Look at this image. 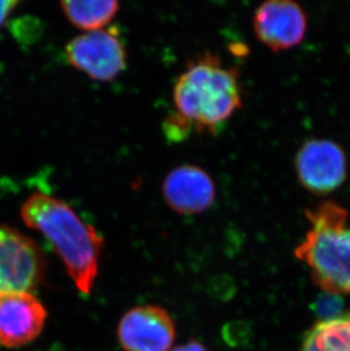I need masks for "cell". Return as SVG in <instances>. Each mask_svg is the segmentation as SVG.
<instances>
[{"mask_svg": "<svg viewBox=\"0 0 350 351\" xmlns=\"http://www.w3.org/2000/svg\"><path fill=\"white\" fill-rule=\"evenodd\" d=\"M62 10L74 27L84 32L102 30L119 12L115 0H75L62 1Z\"/></svg>", "mask_w": 350, "mask_h": 351, "instance_id": "obj_12", "label": "cell"}, {"mask_svg": "<svg viewBox=\"0 0 350 351\" xmlns=\"http://www.w3.org/2000/svg\"><path fill=\"white\" fill-rule=\"evenodd\" d=\"M175 113L166 119V136L178 141L192 130L218 132L242 106L238 71L205 53L188 64L173 89Z\"/></svg>", "mask_w": 350, "mask_h": 351, "instance_id": "obj_1", "label": "cell"}, {"mask_svg": "<svg viewBox=\"0 0 350 351\" xmlns=\"http://www.w3.org/2000/svg\"><path fill=\"white\" fill-rule=\"evenodd\" d=\"M46 308L32 292L0 290V345L15 349L34 341L45 328Z\"/></svg>", "mask_w": 350, "mask_h": 351, "instance_id": "obj_9", "label": "cell"}, {"mask_svg": "<svg viewBox=\"0 0 350 351\" xmlns=\"http://www.w3.org/2000/svg\"><path fill=\"white\" fill-rule=\"evenodd\" d=\"M162 193L170 208L182 215H195L211 208L216 197L215 183L205 169L185 164L170 171Z\"/></svg>", "mask_w": 350, "mask_h": 351, "instance_id": "obj_10", "label": "cell"}, {"mask_svg": "<svg viewBox=\"0 0 350 351\" xmlns=\"http://www.w3.org/2000/svg\"><path fill=\"white\" fill-rule=\"evenodd\" d=\"M171 351H209L206 348L205 346L200 343V342L192 341L187 342L185 345L178 346L176 348L172 349Z\"/></svg>", "mask_w": 350, "mask_h": 351, "instance_id": "obj_14", "label": "cell"}, {"mask_svg": "<svg viewBox=\"0 0 350 351\" xmlns=\"http://www.w3.org/2000/svg\"><path fill=\"white\" fill-rule=\"evenodd\" d=\"M24 224L41 233L63 261L76 288L89 295L100 272L104 238L62 199L34 193L21 207Z\"/></svg>", "mask_w": 350, "mask_h": 351, "instance_id": "obj_2", "label": "cell"}, {"mask_svg": "<svg viewBox=\"0 0 350 351\" xmlns=\"http://www.w3.org/2000/svg\"><path fill=\"white\" fill-rule=\"evenodd\" d=\"M46 275V259L34 239L0 224V290L32 292Z\"/></svg>", "mask_w": 350, "mask_h": 351, "instance_id": "obj_4", "label": "cell"}, {"mask_svg": "<svg viewBox=\"0 0 350 351\" xmlns=\"http://www.w3.org/2000/svg\"><path fill=\"white\" fill-rule=\"evenodd\" d=\"M175 335L171 315L155 305L130 309L117 326V339L124 351H171Z\"/></svg>", "mask_w": 350, "mask_h": 351, "instance_id": "obj_7", "label": "cell"}, {"mask_svg": "<svg viewBox=\"0 0 350 351\" xmlns=\"http://www.w3.org/2000/svg\"><path fill=\"white\" fill-rule=\"evenodd\" d=\"M253 27L257 39L273 51L297 46L307 31V16L291 0H270L255 10Z\"/></svg>", "mask_w": 350, "mask_h": 351, "instance_id": "obj_8", "label": "cell"}, {"mask_svg": "<svg viewBox=\"0 0 350 351\" xmlns=\"http://www.w3.org/2000/svg\"><path fill=\"white\" fill-rule=\"evenodd\" d=\"M20 5L16 0H0V29L5 25L10 14Z\"/></svg>", "mask_w": 350, "mask_h": 351, "instance_id": "obj_13", "label": "cell"}, {"mask_svg": "<svg viewBox=\"0 0 350 351\" xmlns=\"http://www.w3.org/2000/svg\"><path fill=\"white\" fill-rule=\"evenodd\" d=\"M297 351H350V311L315 323Z\"/></svg>", "mask_w": 350, "mask_h": 351, "instance_id": "obj_11", "label": "cell"}, {"mask_svg": "<svg viewBox=\"0 0 350 351\" xmlns=\"http://www.w3.org/2000/svg\"><path fill=\"white\" fill-rule=\"evenodd\" d=\"M294 169L299 182L308 193L330 195L347 180V155L334 140L308 139L296 154Z\"/></svg>", "mask_w": 350, "mask_h": 351, "instance_id": "obj_5", "label": "cell"}, {"mask_svg": "<svg viewBox=\"0 0 350 351\" xmlns=\"http://www.w3.org/2000/svg\"><path fill=\"white\" fill-rule=\"evenodd\" d=\"M69 63L90 79L109 82L126 69V50L114 30L84 32L67 43Z\"/></svg>", "mask_w": 350, "mask_h": 351, "instance_id": "obj_6", "label": "cell"}, {"mask_svg": "<svg viewBox=\"0 0 350 351\" xmlns=\"http://www.w3.org/2000/svg\"><path fill=\"white\" fill-rule=\"evenodd\" d=\"M308 230L294 249L315 285L327 295H350V226L347 209L324 202L306 212Z\"/></svg>", "mask_w": 350, "mask_h": 351, "instance_id": "obj_3", "label": "cell"}]
</instances>
